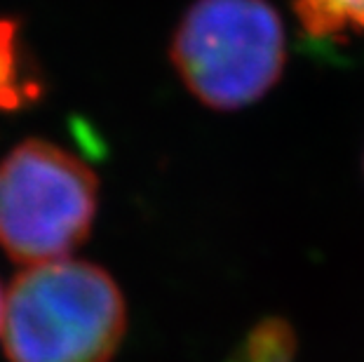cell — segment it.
<instances>
[{"label": "cell", "mask_w": 364, "mask_h": 362, "mask_svg": "<svg viewBox=\"0 0 364 362\" xmlns=\"http://www.w3.org/2000/svg\"><path fill=\"white\" fill-rule=\"evenodd\" d=\"M125 329L118 282L90 261L28 266L3 302L0 334L10 362H111Z\"/></svg>", "instance_id": "cell-1"}, {"label": "cell", "mask_w": 364, "mask_h": 362, "mask_svg": "<svg viewBox=\"0 0 364 362\" xmlns=\"http://www.w3.org/2000/svg\"><path fill=\"white\" fill-rule=\"evenodd\" d=\"M169 57L198 102L237 111L280 80L284 26L268 0H196L174 31Z\"/></svg>", "instance_id": "cell-2"}, {"label": "cell", "mask_w": 364, "mask_h": 362, "mask_svg": "<svg viewBox=\"0 0 364 362\" xmlns=\"http://www.w3.org/2000/svg\"><path fill=\"white\" fill-rule=\"evenodd\" d=\"M97 205L95 169L57 144L26 139L0 160V250L17 264L68 259L87 240Z\"/></svg>", "instance_id": "cell-3"}, {"label": "cell", "mask_w": 364, "mask_h": 362, "mask_svg": "<svg viewBox=\"0 0 364 362\" xmlns=\"http://www.w3.org/2000/svg\"><path fill=\"white\" fill-rule=\"evenodd\" d=\"M301 26L313 38L364 36V0H294Z\"/></svg>", "instance_id": "cell-4"}, {"label": "cell", "mask_w": 364, "mask_h": 362, "mask_svg": "<svg viewBox=\"0 0 364 362\" xmlns=\"http://www.w3.org/2000/svg\"><path fill=\"white\" fill-rule=\"evenodd\" d=\"M296 358V334L284 320H263L242 344L235 362H294Z\"/></svg>", "instance_id": "cell-5"}, {"label": "cell", "mask_w": 364, "mask_h": 362, "mask_svg": "<svg viewBox=\"0 0 364 362\" xmlns=\"http://www.w3.org/2000/svg\"><path fill=\"white\" fill-rule=\"evenodd\" d=\"M26 99H31V90L21 80L14 57V28L0 24V109H17Z\"/></svg>", "instance_id": "cell-6"}, {"label": "cell", "mask_w": 364, "mask_h": 362, "mask_svg": "<svg viewBox=\"0 0 364 362\" xmlns=\"http://www.w3.org/2000/svg\"><path fill=\"white\" fill-rule=\"evenodd\" d=\"M3 302H5V294H3V289H0V322H3Z\"/></svg>", "instance_id": "cell-7"}]
</instances>
